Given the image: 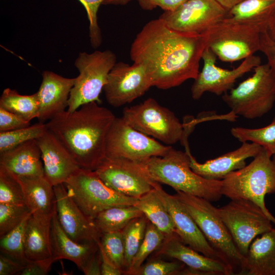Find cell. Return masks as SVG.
Segmentation results:
<instances>
[{"instance_id": "obj_1", "label": "cell", "mask_w": 275, "mask_h": 275, "mask_svg": "<svg viewBox=\"0 0 275 275\" xmlns=\"http://www.w3.org/2000/svg\"><path fill=\"white\" fill-rule=\"evenodd\" d=\"M206 47L203 36L177 31L159 17L136 35L130 57L145 67L153 86L167 90L196 78Z\"/></svg>"}, {"instance_id": "obj_2", "label": "cell", "mask_w": 275, "mask_h": 275, "mask_svg": "<svg viewBox=\"0 0 275 275\" xmlns=\"http://www.w3.org/2000/svg\"><path fill=\"white\" fill-rule=\"evenodd\" d=\"M92 102L73 112L65 110L46 123L79 168L95 170L106 157L110 127L115 119L108 108Z\"/></svg>"}, {"instance_id": "obj_3", "label": "cell", "mask_w": 275, "mask_h": 275, "mask_svg": "<svg viewBox=\"0 0 275 275\" xmlns=\"http://www.w3.org/2000/svg\"><path fill=\"white\" fill-rule=\"evenodd\" d=\"M190 153L189 149L182 152L172 147L165 155L141 162L149 176L159 183L210 202L218 201L223 196L222 180L208 179L195 173L190 168Z\"/></svg>"}, {"instance_id": "obj_4", "label": "cell", "mask_w": 275, "mask_h": 275, "mask_svg": "<svg viewBox=\"0 0 275 275\" xmlns=\"http://www.w3.org/2000/svg\"><path fill=\"white\" fill-rule=\"evenodd\" d=\"M263 148L248 165L222 180L223 195L231 200L246 199L258 205L275 225V217L267 208L265 197L275 193V163Z\"/></svg>"}, {"instance_id": "obj_5", "label": "cell", "mask_w": 275, "mask_h": 275, "mask_svg": "<svg viewBox=\"0 0 275 275\" xmlns=\"http://www.w3.org/2000/svg\"><path fill=\"white\" fill-rule=\"evenodd\" d=\"M175 196L193 217L207 240L218 254L232 274L245 273V258L240 253L217 208L205 199L182 191Z\"/></svg>"}, {"instance_id": "obj_6", "label": "cell", "mask_w": 275, "mask_h": 275, "mask_svg": "<svg viewBox=\"0 0 275 275\" xmlns=\"http://www.w3.org/2000/svg\"><path fill=\"white\" fill-rule=\"evenodd\" d=\"M253 74L222 97L235 115L253 119L267 113L275 102V75L266 63L254 69Z\"/></svg>"}, {"instance_id": "obj_7", "label": "cell", "mask_w": 275, "mask_h": 275, "mask_svg": "<svg viewBox=\"0 0 275 275\" xmlns=\"http://www.w3.org/2000/svg\"><path fill=\"white\" fill-rule=\"evenodd\" d=\"M264 32L254 25L227 17L202 35L207 47L223 62L244 60L260 51V36Z\"/></svg>"}, {"instance_id": "obj_8", "label": "cell", "mask_w": 275, "mask_h": 275, "mask_svg": "<svg viewBox=\"0 0 275 275\" xmlns=\"http://www.w3.org/2000/svg\"><path fill=\"white\" fill-rule=\"evenodd\" d=\"M122 117L136 130L167 145L187 142L190 130L186 129V124H181L173 112L152 98L125 108Z\"/></svg>"}, {"instance_id": "obj_9", "label": "cell", "mask_w": 275, "mask_h": 275, "mask_svg": "<svg viewBox=\"0 0 275 275\" xmlns=\"http://www.w3.org/2000/svg\"><path fill=\"white\" fill-rule=\"evenodd\" d=\"M70 197L91 220L114 206L134 205L139 198L119 194L108 187L95 171L79 168L64 183Z\"/></svg>"}, {"instance_id": "obj_10", "label": "cell", "mask_w": 275, "mask_h": 275, "mask_svg": "<svg viewBox=\"0 0 275 275\" xmlns=\"http://www.w3.org/2000/svg\"><path fill=\"white\" fill-rule=\"evenodd\" d=\"M116 61V54L110 50L79 53L74 62L79 74L75 78L70 92L68 112H73L90 102L100 103L99 95Z\"/></svg>"}, {"instance_id": "obj_11", "label": "cell", "mask_w": 275, "mask_h": 275, "mask_svg": "<svg viewBox=\"0 0 275 275\" xmlns=\"http://www.w3.org/2000/svg\"><path fill=\"white\" fill-rule=\"evenodd\" d=\"M240 253L245 258L255 237L271 229L272 222L254 202L246 199L231 200L217 208Z\"/></svg>"}, {"instance_id": "obj_12", "label": "cell", "mask_w": 275, "mask_h": 275, "mask_svg": "<svg viewBox=\"0 0 275 275\" xmlns=\"http://www.w3.org/2000/svg\"><path fill=\"white\" fill-rule=\"evenodd\" d=\"M171 147L136 130L122 117H116L107 136L106 156L143 162L165 155Z\"/></svg>"}, {"instance_id": "obj_13", "label": "cell", "mask_w": 275, "mask_h": 275, "mask_svg": "<svg viewBox=\"0 0 275 275\" xmlns=\"http://www.w3.org/2000/svg\"><path fill=\"white\" fill-rule=\"evenodd\" d=\"M109 188L125 196L139 198L159 183L147 173L142 162L105 157L95 170Z\"/></svg>"}, {"instance_id": "obj_14", "label": "cell", "mask_w": 275, "mask_h": 275, "mask_svg": "<svg viewBox=\"0 0 275 275\" xmlns=\"http://www.w3.org/2000/svg\"><path fill=\"white\" fill-rule=\"evenodd\" d=\"M228 16V10L216 0H187L159 18L177 31L202 35Z\"/></svg>"}, {"instance_id": "obj_15", "label": "cell", "mask_w": 275, "mask_h": 275, "mask_svg": "<svg viewBox=\"0 0 275 275\" xmlns=\"http://www.w3.org/2000/svg\"><path fill=\"white\" fill-rule=\"evenodd\" d=\"M216 57L208 47L204 50L202 57L203 68L191 87L194 99H199L206 92L217 95L227 93L233 88L238 78L261 64L260 58L253 54L244 59L236 68L228 70L216 65Z\"/></svg>"}, {"instance_id": "obj_16", "label": "cell", "mask_w": 275, "mask_h": 275, "mask_svg": "<svg viewBox=\"0 0 275 275\" xmlns=\"http://www.w3.org/2000/svg\"><path fill=\"white\" fill-rule=\"evenodd\" d=\"M151 87V77L143 65L119 62L109 71L103 90L107 102L116 107L131 103Z\"/></svg>"}, {"instance_id": "obj_17", "label": "cell", "mask_w": 275, "mask_h": 275, "mask_svg": "<svg viewBox=\"0 0 275 275\" xmlns=\"http://www.w3.org/2000/svg\"><path fill=\"white\" fill-rule=\"evenodd\" d=\"M59 222L67 235L78 243H97L101 234L70 197L64 183L53 186Z\"/></svg>"}, {"instance_id": "obj_18", "label": "cell", "mask_w": 275, "mask_h": 275, "mask_svg": "<svg viewBox=\"0 0 275 275\" xmlns=\"http://www.w3.org/2000/svg\"><path fill=\"white\" fill-rule=\"evenodd\" d=\"M155 189L170 213L174 224L176 233L182 241L203 255L224 263L221 256L207 240L193 217L175 195H171L166 192L160 183L156 185Z\"/></svg>"}, {"instance_id": "obj_19", "label": "cell", "mask_w": 275, "mask_h": 275, "mask_svg": "<svg viewBox=\"0 0 275 275\" xmlns=\"http://www.w3.org/2000/svg\"><path fill=\"white\" fill-rule=\"evenodd\" d=\"M37 140L45 177L53 186L64 184L79 167L66 148L48 129Z\"/></svg>"}, {"instance_id": "obj_20", "label": "cell", "mask_w": 275, "mask_h": 275, "mask_svg": "<svg viewBox=\"0 0 275 275\" xmlns=\"http://www.w3.org/2000/svg\"><path fill=\"white\" fill-rule=\"evenodd\" d=\"M42 80L37 92L39 104L38 119L43 122L67 110L75 78H67L52 71L43 72Z\"/></svg>"}, {"instance_id": "obj_21", "label": "cell", "mask_w": 275, "mask_h": 275, "mask_svg": "<svg viewBox=\"0 0 275 275\" xmlns=\"http://www.w3.org/2000/svg\"><path fill=\"white\" fill-rule=\"evenodd\" d=\"M263 149L258 144L244 142L238 148L204 163L198 162L190 153V168L205 178L222 180L230 173L245 167V160L254 157Z\"/></svg>"}, {"instance_id": "obj_22", "label": "cell", "mask_w": 275, "mask_h": 275, "mask_svg": "<svg viewBox=\"0 0 275 275\" xmlns=\"http://www.w3.org/2000/svg\"><path fill=\"white\" fill-rule=\"evenodd\" d=\"M156 255L177 259L187 267L204 272L206 275L233 274L231 269L224 263L201 255L198 251L187 246L176 233L166 236L161 246L156 251Z\"/></svg>"}, {"instance_id": "obj_23", "label": "cell", "mask_w": 275, "mask_h": 275, "mask_svg": "<svg viewBox=\"0 0 275 275\" xmlns=\"http://www.w3.org/2000/svg\"><path fill=\"white\" fill-rule=\"evenodd\" d=\"M16 177L21 185L25 205L32 216L40 221H51L56 211L53 186L45 176Z\"/></svg>"}, {"instance_id": "obj_24", "label": "cell", "mask_w": 275, "mask_h": 275, "mask_svg": "<svg viewBox=\"0 0 275 275\" xmlns=\"http://www.w3.org/2000/svg\"><path fill=\"white\" fill-rule=\"evenodd\" d=\"M0 166L17 177L44 176L41 153L37 140L0 153Z\"/></svg>"}, {"instance_id": "obj_25", "label": "cell", "mask_w": 275, "mask_h": 275, "mask_svg": "<svg viewBox=\"0 0 275 275\" xmlns=\"http://www.w3.org/2000/svg\"><path fill=\"white\" fill-rule=\"evenodd\" d=\"M50 242L53 262L67 259L75 263L80 270L99 249L97 243H78L70 238L61 227L56 211L51 221Z\"/></svg>"}, {"instance_id": "obj_26", "label": "cell", "mask_w": 275, "mask_h": 275, "mask_svg": "<svg viewBox=\"0 0 275 275\" xmlns=\"http://www.w3.org/2000/svg\"><path fill=\"white\" fill-rule=\"evenodd\" d=\"M245 273L249 275H275V228L252 242L245 257Z\"/></svg>"}, {"instance_id": "obj_27", "label": "cell", "mask_w": 275, "mask_h": 275, "mask_svg": "<svg viewBox=\"0 0 275 275\" xmlns=\"http://www.w3.org/2000/svg\"><path fill=\"white\" fill-rule=\"evenodd\" d=\"M50 222L39 220L32 215L29 218L25 234L24 250L28 262L51 266L53 261L50 242Z\"/></svg>"}, {"instance_id": "obj_28", "label": "cell", "mask_w": 275, "mask_h": 275, "mask_svg": "<svg viewBox=\"0 0 275 275\" xmlns=\"http://www.w3.org/2000/svg\"><path fill=\"white\" fill-rule=\"evenodd\" d=\"M275 12V0H244L228 11L231 19L267 30Z\"/></svg>"}, {"instance_id": "obj_29", "label": "cell", "mask_w": 275, "mask_h": 275, "mask_svg": "<svg viewBox=\"0 0 275 275\" xmlns=\"http://www.w3.org/2000/svg\"><path fill=\"white\" fill-rule=\"evenodd\" d=\"M134 206L166 236L176 233L173 219L155 187L139 198Z\"/></svg>"}, {"instance_id": "obj_30", "label": "cell", "mask_w": 275, "mask_h": 275, "mask_svg": "<svg viewBox=\"0 0 275 275\" xmlns=\"http://www.w3.org/2000/svg\"><path fill=\"white\" fill-rule=\"evenodd\" d=\"M143 215L134 205L114 206L100 212L93 221L102 234L121 231L132 219Z\"/></svg>"}, {"instance_id": "obj_31", "label": "cell", "mask_w": 275, "mask_h": 275, "mask_svg": "<svg viewBox=\"0 0 275 275\" xmlns=\"http://www.w3.org/2000/svg\"><path fill=\"white\" fill-rule=\"evenodd\" d=\"M0 107L31 121L39 116V104L37 92L21 95L15 90L6 88L0 98Z\"/></svg>"}, {"instance_id": "obj_32", "label": "cell", "mask_w": 275, "mask_h": 275, "mask_svg": "<svg viewBox=\"0 0 275 275\" xmlns=\"http://www.w3.org/2000/svg\"><path fill=\"white\" fill-rule=\"evenodd\" d=\"M149 221L144 215L130 221L122 230L125 246V273L130 268L144 239Z\"/></svg>"}, {"instance_id": "obj_33", "label": "cell", "mask_w": 275, "mask_h": 275, "mask_svg": "<svg viewBox=\"0 0 275 275\" xmlns=\"http://www.w3.org/2000/svg\"><path fill=\"white\" fill-rule=\"evenodd\" d=\"M231 133L241 143L252 142L260 145L271 157L275 154V117L265 127L255 129L233 127Z\"/></svg>"}, {"instance_id": "obj_34", "label": "cell", "mask_w": 275, "mask_h": 275, "mask_svg": "<svg viewBox=\"0 0 275 275\" xmlns=\"http://www.w3.org/2000/svg\"><path fill=\"white\" fill-rule=\"evenodd\" d=\"M31 215L16 228L0 238L1 254L24 265L28 262L25 255L24 242L26 228Z\"/></svg>"}, {"instance_id": "obj_35", "label": "cell", "mask_w": 275, "mask_h": 275, "mask_svg": "<svg viewBox=\"0 0 275 275\" xmlns=\"http://www.w3.org/2000/svg\"><path fill=\"white\" fill-rule=\"evenodd\" d=\"M47 130L46 124L39 122L16 130L0 132V153L28 141L37 140Z\"/></svg>"}, {"instance_id": "obj_36", "label": "cell", "mask_w": 275, "mask_h": 275, "mask_svg": "<svg viewBox=\"0 0 275 275\" xmlns=\"http://www.w3.org/2000/svg\"><path fill=\"white\" fill-rule=\"evenodd\" d=\"M166 237V235L162 232L149 221L143 241L130 268L125 274L132 275L134 271L143 265L151 253L159 249Z\"/></svg>"}, {"instance_id": "obj_37", "label": "cell", "mask_w": 275, "mask_h": 275, "mask_svg": "<svg viewBox=\"0 0 275 275\" xmlns=\"http://www.w3.org/2000/svg\"><path fill=\"white\" fill-rule=\"evenodd\" d=\"M98 245L110 262L124 272L125 246L122 230L102 234Z\"/></svg>"}, {"instance_id": "obj_38", "label": "cell", "mask_w": 275, "mask_h": 275, "mask_svg": "<svg viewBox=\"0 0 275 275\" xmlns=\"http://www.w3.org/2000/svg\"><path fill=\"white\" fill-rule=\"evenodd\" d=\"M0 203L26 205L21 185L17 178L0 166Z\"/></svg>"}, {"instance_id": "obj_39", "label": "cell", "mask_w": 275, "mask_h": 275, "mask_svg": "<svg viewBox=\"0 0 275 275\" xmlns=\"http://www.w3.org/2000/svg\"><path fill=\"white\" fill-rule=\"evenodd\" d=\"M31 214L26 205L0 203V238L20 225Z\"/></svg>"}, {"instance_id": "obj_40", "label": "cell", "mask_w": 275, "mask_h": 275, "mask_svg": "<svg viewBox=\"0 0 275 275\" xmlns=\"http://www.w3.org/2000/svg\"><path fill=\"white\" fill-rule=\"evenodd\" d=\"M184 268V264L179 261L169 262L153 259L142 265L132 275H178Z\"/></svg>"}, {"instance_id": "obj_41", "label": "cell", "mask_w": 275, "mask_h": 275, "mask_svg": "<svg viewBox=\"0 0 275 275\" xmlns=\"http://www.w3.org/2000/svg\"><path fill=\"white\" fill-rule=\"evenodd\" d=\"M85 7L89 21V37L93 48H98L101 44L102 36L97 21V12L104 0H78Z\"/></svg>"}, {"instance_id": "obj_42", "label": "cell", "mask_w": 275, "mask_h": 275, "mask_svg": "<svg viewBox=\"0 0 275 275\" xmlns=\"http://www.w3.org/2000/svg\"><path fill=\"white\" fill-rule=\"evenodd\" d=\"M30 125V121L0 107V132L12 131Z\"/></svg>"}, {"instance_id": "obj_43", "label": "cell", "mask_w": 275, "mask_h": 275, "mask_svg": "<svg viewBox=\"0 0 275 275\" xmlns=\"http://www.w3.org/2000/svg\"><path fill=\"white\" fill-rule=\"evenodd\" d=\"M187 0H138L141 8L145 10H152L158 7L164 11L172 12Z\"/></svg>"}, {"instance_id": "obj_44", "label": "cell", "mask_w": 275, "mask_h": 275, "mask_svg": "<svg viewBox=\"0 0 275 275\" xmlns=\"http://www.w3.org/2000/svg\"><path fill=\"white\" fill-rule=\"evenodd\" d=\"M260 51L266 57L267 64L275 75V40L269 36L267 30L261 34Z\"/></svg>"}, {"instance_id": "obj_45", "label": "cell", "mask_w": 275, "mask_h": 275, "mask_svg": "<svg viewBox=\"0 0 275 275\" xmlns=\"http://www.w3.org/2000/svg\"><path fill=\"white\" fill-rule=\"evenodd\" d=\"M25 265L6 255H0V275L20 274Z\"/></svg>"}, {"instance_id": "obj_46", "label": "cell", "mask_w": 275, "mask_h": 275, "mask_svg": "<svg viewBox=\"0 0 275 275\" xmlns=\"http://www.w3.org/2000/svg\"><path fill=\"white\" fill-rule=\"evenodd\" d=\"M101 257L99 250L86 261L81 270L86 275H101Z\"/></svg>"}, {"instance_id": "obj_47", "label": "cell", "mask_w": 275, "mask_h": 275, "mask_svg": "<svg viewBox=\"0 0 275 275\" xmlns=\"http://www.w3.org/2000/svg\"><path fill=\"white\" fill-rule=\"evenodd\" d=\"M51 266L45 264L36 262H28L20 274L45 275L47 274Z\"/></svg>"}, {"instance_id": "obj_48", "label": "cell", "mask_w": 275, "mask_h": 275, "mask_svg": "<svg viewBox=\"0 0 275 275\" xmlns=\"http://www.w3.org/2000/svg\"><path fill=\"white\" fill-rule=\"evenodd\" d=\"M101 257V275H121L124 274L122 270L116 267L106 258L100 250Z\"/></svg>"}, {"instance_id": "obj_49", "label": "cell", "mask_w": 275, "mask_h": 275, "mask_svg": "<svg viewBox=\"0 0 275 275\" xmlns=\"http://www.w3.org/2000/svg\"><path fill=\"white\" fill-rule=\"evenodd\" d=\"M223 7L229 10L234 6L244 0H216Z\"/></svg>"}, {"instance_id": "obj_50", "label": "cell", "mask_w": 275, "mask_h": 275, "mask_svg": "<svg viewBox=\"0 0 275 275\" xmlns=\"http://www.w3.org/2000/svg\"><path fill=\"white\" fill-rule=\"evenodd\" d=\"M267 32L269 36L275 40V12L270 20L267 28Z\"/></svg>"}, {"instance_id": "obj_51", "label": "cell", "mask_w": 275, "mask_h": 275, "mask_svg": "<svg viewBox=\"0 0 275 275\" xmlns=\"http://www.w3.org/2000/svg\"><path fill=\"white\" fill-rule=\"evenodd\" d=\"M131 0H104L102 5H125Z\"/></svg>"}, {"instance_id": "obj_52", "label": "cell", "mask_w": 275, "mask_h": 275, "mask_svg": "<svg viewBox=\"0 0 275 275\" xmlns=\"http://www.w3.org/2000/svg\"><path fill=\"white\" fill-rule=\"evenodd\" d=\"M272 160L273 161H274V162L275 163V154H274L272 156Z\"/></svg>"}]
</instances>
